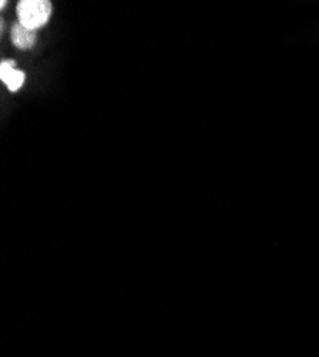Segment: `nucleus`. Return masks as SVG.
Instances as JSON below:
<instances>
[{
	"instance_id": "obj_3",
	"label": "nucleus",
	"mask_w": 319,
	"mask_h": 357,
	"mask_svg": "<svg viewBox=\"0 0 319 357\" xmlns=\"http://www.w3.org/2000/svg\"><path fill=\"white\" fill-rule=\"evenodd\" d=\"M10 39L12 43L20 49V50H27L32 49L36 43V31H32V29H27L19 22L13 24L12 31H10Z\"/></svg>"
},
{
	"instance_id": "obj_2",
	"label": "nucleus",
	"mask_w": 319,
	"mask_h": 357,
	"mask_svg": "<svg viewBox=\"0 0 319 357\" xmlns=\"http://www.w3.org/2000/svg\"><path fill=\"white\" fill-rule=\"evenodd\" d=\"M24 73L16 68L13 61H3L0 63V80H2L10 92H17L24 83Z\"/></svg>"
},
{
	"instance_id": "obj_1",
	"label": "nucleus",
	"mask_w": 319,
	"mask_h": 357,
	"mask_svg": "<svg viewBox=\"0 0 319 357\" xmlns=\"http://www.w3.org/2000/svg\"><path fill=\"white\" fill-rule=\"evenodd\" d=\"M16 12L20 24L36 31L50 19L52 3L49 0H22L17 3Z\"/></svg>"
}]
</instances>
